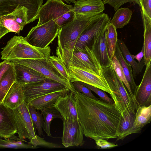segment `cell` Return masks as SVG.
I'll use <instances>...</instances> for the list:
<instances>
[{"instance_id":"cell-1","label":"cell","mask_w":151,"mask_h":151,"mask_svg":"<svg viewBox=\"0 0 151 151\" xmlns=\"http://www.w3.org/2000/svg\"><path fill=\"white\" fill-rule=\"evenodd\" d=\"M78 121L84 136L95 141L117 138L122 115L115 104L74 93Z\"/></svg>"},{"instance_id":"cell-2","label":"cell","mask_w":151,"mask_h":151,"mask_svg":"<svg viewBox=\"0 0 151 151\" xmlns=\"http://www.w3.org/2000/svg\"><path fill=\"white\" fill-rule=\"evenodd\" d=\"M2 60H8L14 59L48 58L51 49L49 46L42 48L29 44L25 37L14 36L2 48Z\"/></svg>"},{"instance_id":"cell-3","label":"cell","mask_w":151,"mask_h":151,"mask_svg":"<svg viewBox=\"0 0 151 151\" xmlns=\"http://www.w3.org/2000/svg\"><path fill=\"white\" fill-rule=\"evenodd\" d=\"M75 15L73 6L65 4L62 0H47L39 9L34 21L38 19V26L53 20L60 28L73 20Z\"/></svg>"},{"instance_id":"cell-4","label":"cell","mask_w":151,"mask_h":151,"mask_svg":"<svg viewBox=\"0 0 151 151\" xmlns=\"http://www.w3.org/2000/svg\"><path fill=\"white\" fill-rule=\"evenodd\" d=\"M101 73L110 89V94L116 107L122 115L124 111L135 114L134 102L111 66L102 68Z\"/></svg>"},{"instance_id":"cell-5","label":"cell","mask_w":151,"mask_h":151,"mask_svg":"<svg viewBox=\"0 0 151 151\" xmlns=\"http://www.w3.org/2000/svg\"><path fill=\"white\" fill-rule=\"evenodd\" d=\"M56 54L66 67L72 65L86 68L97 73L102 74V68L88 46H86L84 49L76 47L71 50L60 49L57 47Z\"/></svg>"},{"instance_id":"cell-6","label":"cell","mask_w":151,"mask_h":151,"mask_svg":"<svg viewBox=\"0 0 151 151\" xmlns=\"http://www.w3.org/2000/svg\"><path fill=\"white\" fill-rule=\"evenodd\" d=\"M110 20L108 15L103 12L92 17L89 24L79 37L62 49L71 50L77 47L84 49L86 46L89 47L94 36L107 27Z\"/></svg>"},{"instance_id":"cell-7","label":"cell","mask_w":151,"mask_h":151,"mask_svg":"<svg viewBox=\"0 0 151 151\" xmlns=\"http://www.w3.org/2000/svg\"><path fill=\"white\" fill-rule=\"evenodd\" d=\"M12 63L24 65L35 70L47 78L57 81L75 93L76 91L72 83L65 80L53 66L48 58L14 59L7 60Z\"/></svg>"},{"instance_id":"cell-8","label":"cell","mask_w":151,"mask_h":151,"mask_svg":"<svg viewBox=\"0 0 151 151\" xmlns=\"http://www.w3.org/2000/svg\"><path fill=\"white\" fill-rule=\"evenodd\" d=\"M59 27L53 20L33 27L25 37L31 45L44 48L48 46L57 36Z\"/></svg>"},{"instance_id":"cell-9","label":"cell","mask_w":151,"mask_h":151,"mask_svg":"<svg viewBox=\"0 0 151 151\" xmlns=\"http://www.w3.org/2000/svg\"><path fill=\"white\" fill-rule=\"evenodd\" d=\"M91 17L75 14L73 20L60 27L57 47L62 49L78 38L89 24Z\"/></svg>"},{"instance_id":"cell-10","label":"cell","mask_w":151,"mask_h":151,"mask_svg":"<svg viewBox=\"0 0 151 151\" xmlns=\"http://www.w3.org/2000/svg\"><path fill=\"white\" fill-rule=\"evenodd\" d=\"M19 138L23 141L35 137L36 129L34 127L25 102L12 110Z\"/></svg>"},{"instance_id":"cell-11","label":"cell","mask_w":151,"mask_h":151,"mask_svg":"<svg viewBox=\"0 0 151 151\" xmlns=\"http://www.w3.org/2000/svg\"><path fill=\"white\" fill-rule=\"evenodd\" d=\"M71 83L80 81L98 88L110 94L109 87L102 74L84 68L67 66Z\"/></svg>"},{"instance_id":"cell-12","label":"cell","mask_w":151,"mask_h":151,"mask_svg":"<svg viewBox=\"0 0 151 151\" xmlns=\"http://www.w3.org/2000/svg\"><path fill=\"white\" fill-rule=\"evenodd\" d=\"M24 96V101L27 103L36 98L52 92L66 88L63 84L48 78L29 83L22 86Z\"/></svg>"},{"instance_id":"cell-13","label":"cell","mask_w":151,"mask_h":151,"mask_svg":"<svg viewBox=\"0 0 151 151\" xmlns=\"http://www.w3.org/2000/svg\"><path fill=\"white\" fill-rule=\"evenodd\" d=\"M43 3L42 0H0V17L12 12L18 5L23 6L27 10L29 24L34 22Z\"/></svg>"},{"instance_id":"cell-14","label":"cell","mask_w":151,"mask_h":151,"mask_svg":"<svg viewBox=\"0 0 151 151\" xmlns=\"http://www.w3.org/2000/svg\"><path fill=\"white\" fill-rule=\"evenodd\" d=\"M62 144L65 147L83 146L84 144L83 132L78 121L63 120Z\"/></svg>"},{"instance_id":"cell-15","label":"cell","mask_w":151,"mask_h":151,"mask_svg":"<svg viewBox=\"0 0 151 151\" xmlns=\"http://www.w3.org/2000/svg\"><path fill=\"white\" fill-rule=\"evenodd\" d=\"M27 10L23 6L18 5L11 13L0 17V24L10 32L19 34L27 24Z\"/></svg>"},{"instance_id":"cell-16","label":"cell","mask_w":151,"mask_h":151,"mask_svg":"<svg viewBox=\"0 0 151 151\" xmlns=\"http://www.w3.org/2000/svg\"><path fill=\"white\" fill-rule=\"evenodd\" d=\"M134 96L136 111L139 107L151 105V64L146 66L142 79Z\"/></svg>"},{"instance_id":"cell-17","label":"cell","mask_w":151,"mask_h":151,"mask_svg":"<svg viewBox=\"0 0 151 151\" xmlns=\"http://www.w3.org/2000/svg\"><path fill=\"white\" fill-rule=\"evenodd\" d=\"M106 28L99 32L94 36L88 47L101 68H106L111 65V60L108 56L106 47Z\"/></svg>"},{"instance_id":"cell-18","label":"cell","mask_w":151,"mask_h":151,"mask_svg":"<svg viewBox=\"0 0 151 151\" xmlns=\"http://www.w3.org/2000/svg\"><path fill=\"white\" fill-rule=\"evenodd\" d=\"M53 106L60 112L63 119L78 121L74 93L70 91L60 97Z\"/></svg>"},{"instance_id":"cell-19","label":"cell","mask_w":151,"mask_h":151,"mask_svg":"<svg viewBox=\"0 0 151 151\" xmlns=\"http://www.w3.org/2000/svg\"><path fill=\"white\" fill-rule=\"evenodd\" d=\"M104 9L102 0H77L73 6L75 14L90 17L103 12Z\"/></svg>"},{"instance_id":"cell-20","label":"cell","mask_w":151,"mask_h":151,"mask_svg":"<svg viewBox=\"0 0 151 151\" xmlns=\"http://www.w3.org/2000/svg\"><path fill=\"white\" fill-rule=\"evenodd\" d=\"M17 133L12 109L0 104V136L9 138Z\"/></svg>"},{"instance_id":"cell-21","label":"cell","mask_w":151,"mask_h":151,"mask_svg":"<svg viewBox=\"0 0 151 151\" xmlns=\"http://www.w3.org/2000/svg\"><path fill=\"white\" fill-rule=\"evenodd\" d=\"M13 64L15 72L16 82L21 86L47 78L43 75L29 67L19 64Z\"/></svg>"},{"instance_id":"cell-22","label":"cell","mask_w":151,"mask_h":151,"mask_svg":"<svg viewBox=\"0 0 151 151\" xmlns=\"http://www.w3.org/2000/svg\"><path fill=\"white\" fill-rule=\"evenodd\" d=\"M151 120V105L138 107L137 109L133 126L124 135V139L127 136L134 133H140L142 129Z\"/></svg>"},{"instance_id":"cell-23","label":"cell","mask_w":151,"mask_h":151,"mask_svg":"<svg viewBox=\"0 0 151 151\" xmlns=\"http://www.w3.org/2000/svg\"><path fill=\"white\" fill-rule=\"evenodd\" d=\"M70 91V90L66 88L48 93L31 100L28 104L37 110L40 111L46 107L53 106L60 98Z\"/></svg>"},{"instance_id":"cell-24","label":"cell","mask_w":151,"mask_h":151,"mask_svg":"<svg viewBox=\"0 0 151 151\" xmlns=\"http://www.w3.org/2000/svg\"><path fill=\"white\" fill-rule=\"evenodd\" d=\"M24 99L22 86L16 82L7 93L1 104L12 110L23 104L24 102Z\"/></svg>"},{"instance_id":"cell-25","label":"cell","mask_w":151,"mask_h":151,"mask_svg":"<svg viewBox=\"0 0 151 151\" xmlns=\"http://www.w3.org/2000/svg\"><path fill=\"white\" fill-rule=\"evenodd\" d=\"M144 28V59L146 66L151 61V19L145 16L140 9Z\"/></svg>"},{"instance_id":"cell-26","label":"cell","mask_w":151,"mask_h":151,"mask_svg":"<svg viewBox=\"0 0 151 151\" xmlns=\"http://www.w3.org/2000/svg\"><path fill=\"white\" fill-rule=\"evenodd\" d=\"M117 42L126 62L131 67L134 78L140 73L145 65L144 58L140 62H137L132 56L129 51L122 39H118Z\"/></svg>"},{"instance_id":"cell-27","label":"cell","mask_w":151,"mask_h":151,"mask_svg":"<svg viewBox=\"0 0 151 151\" xmlns=\"http://www.w3.org/2000/svg\"><path fill=\"white\" fill-rule=\"evenodd\" d=\"M114 55L120 64L123 73L134 95L137 86L134 80L132 68L124 59L117 42L116 45Z\"/></svg>"},{"instance_id":"cell-28","label":"cell","mask_w":151,"mask_h":151,"mask_svg":"<svg viewBox=\"0 0 151 151\" xmlns=\"http://www.w3.org/2000/svg\"><path fill=\"white\" fill-rule=\"evenodd\" d=\"M15 82V72L12 63V65L4 73L0 81V104H1L7 93Z\"/></svg>"},{"instance_id":"cell-29","label":"cell","mask_w":151,"mask_h":151,"mask_svg":"<svg viewBox=\"0 0 151 151\" xmlns=\"http://www.w3.org/2000/svg\"><path fill=\"white\" fill-rule=\"evenodd\" d=\"M115 11L110 23L116 29L122 28L130 22L132 14V11L128 8L121 7Z\"/></svg>"},{"instance_id":"cell-30","label":"cell","mask_w":151,"mask_h":151,"mask_svg":"<svg viewBox=\"0 0 151 151\" xmlns=\"http://www.w3.org/2000/svg\"><path fill=\"white\" fill-rule=\"evenodd\" d=\"M117 40L116 29L109 23L106 28V44L108 56L111 60L114 55Z\"/></svg>"},{"instance_id":"cell-31","label":"cell","mask_w":151,"mask_h":151,"mask_svg":"<svg viewBox=\"0 0 151 151\" xmlns=\"http://www.w3.org/2000/svg\"><path fill=\"white\" fill-rule=\"evenodd\" d=\"M40 111L44 120L43 129L48 136L51 137L50 127L52 120L56 118L63 120V118L59 111L53 106L46 107Z\"/></svg>"},{"instance_id":"cell-32","label":"cell","mask_w":151,"mask_h":151,"mask_svg":"<svg viewBox=\"0 0 151 151\" xmlns=\"http://www.w3.org/2000/svg\"><path fill=\"white\" fill-rule=\"evenodd\" d=\"M135 114L125 111L122 115V117L118 131V137L116 141L123 140L124 135L132 127Z\"/></svg>"},{"instance_id":"cell-33","label":"cell","mask_w":151,"mask_h":151,"mask_svg":"<svg viewBox=\"0 0 151 151\" xmlns=\"http://www.w3.org/2000/svg\"><path fill=\"white\" fill-rule=\"evenodd\" d=\"M15 135L9 138L0 137V147L35 148L32 145L25 144Z\"/></svg>"},{"instance_id":"cell-34","label":"cell","mask_w":151,"mask_h":151,"mask_svg":"<svg viewBox=\"0 0 151 151\" xmlns=\"http://www.w3.org/2000/svg\"><path fill=\"white\" fill-rule=\"evenodd\" d=\"M28 108L33 124L39 136H44V120L42 115L33 107L28 104Z\"/></svg>"},{"instance_id":"cell-35","label":"cell","mask_w":151,"mask_h":151,"mask_svg":"<svg viewBox=\"0 0 151 151\" xmlns=\"http://www.w3.org/2000/svg\"><path fill=\"white\" fill-rule=\"evenodd\" d=\"M49 59L60 75L68 82L72 83L70 81L68 68L62 60L58 56L54 55H50Z\"/></svg>"},{"instance_id":"cell-36","label":"cell","mask_w":151,"mask_h":151,"mask_svg":"<svg viewBox=\"0 0 151 151\" xmlns=\"http://www.w3.org/2000/svg\"><path fill=\"white\" fill-rule=\"evenodd\" d=\"M111 65L119 79L127 87L134 103V96L132 94L130 86L123 73L120 64L115 55L111 60Z\"/></svg>"},{"instance_id":"cell-37","label":"cell","mask_w":151,"mask_h":151,"mask_svg":"<svg viewBox=\"0 0 151 151\" xmlns=\"http://www.w3.org/2000/svg\"><path fill=\"white\" fill-rule=\"evenodd\" d=\"M29 141L28 144L32 145L35 148H37V147L38 146L51 148H62L61 145L47 142L37 134L35 137L31 139Z\"/></svg>"},{"instance_id":"cell-38","label":"cell","mask_w":151,"mask_h":151,"mask_svg":"<svg viewBox=\"0 0 151 151\" xmlns=\"http://www.w3.org/2000/svg\"><path fill=\"white\" fill-rule=\"evenodd\" d=\"M104 4H107L112 7L115 11H116L124 4L130 3L134 4H137L142 8V5L140 0H103Z\"/></svg>"},{"instance_id":"cell-39","label":"cell","mask_w":151,"mask_h":151,"mask_svg":"<svg viewBox=\"0 0 151 151\" xmlns=\"http://www.w3.org/2000/svg\"><path fill=\"white\" fill-rule=\"evenodd\" d=\"M78 82L81 83L88 88L91 91L94 92L101 99L111 104L114 103L113 100L109 97L103 91L98 88L84 83L80 81Z\"/></svg>"},{"instance_id":"cell-40","label":"cell","mask_w":151,"mask_h":151,"mask_svg":"<svg viewBox=\"0 0 151 151\" xmlns=\"http://www.w3.org/2000/svg\"><path fill=\"white\" fill-rule=\"evenodd\" d=\"M72 83L76 91L82 93L91 98H97L93 95L91 92V90L89 88L81 83L78 81H75Z\"/></svg>"},{"instance_id":"cell-41","label":"cell","mask_w":151,"mask_h":151,"mask_svg":"<svg viewBox=\"0 0 151 151\" xmlns=\"http://www.w3.org/2000/svg\"><path fill=\"white\" fill-rule=\"evenodd\" d=\"M95 141L98 148L101 149L110 148L118 145L117 144L109 142L106 139H100Z\"/></svg>"},{"instance_id":"cell-42","label":"cell","mask_w":151,"mask_h":151,"mask_svg":"<svg viewBox=\"0 0 151 151\" xmlns=\"http://www.w3.org/2000/svg\"><path fill=\"white\" fill-rule=\"evenodd\" d=\"M142 10L144 15L151 19V0H140Z\"/></svg>"},{"instance_id":"cell-43","label":"cell","mask_w":151,"mask_h":151,"mask_svg":"<svg viewBox=\"0 0 151 151\" xmlns=\"http://www.w3.org/2000/svg\"><path fill=\"white\" fill-rule=\"evenodd\" d=\"M12 65V63L7 60H4L0 63V81L4 73Z\"/></svg>"},{"instance_id":"cell-44","label":"cell","mask_w":151,"mask_h":151,"mask_svg":"<svg viewBox=\"0 0 151 151\" xmlns=\"http://www.w3.org/2000/svg\"><path fill=\"white\" fill-rule=\"evenodd\" d=\"M144 55V47L143 44L142 49L141 51L136 55H132V56L134 59H136L139 63L140 62Z\"/></svg>"},{"instance_id":"cell-45","label":"cell","mask_w":151,"mask_h":151,"mask_svg":"<svg viewBox=\"0 0 151 151\" xmlns=\"http://www.w3.org/2000/svg\"><path fill=\"white\" fill-rule=\"evenodd\" d=\"M9 32L10 31L9 30L0 24V39Z\"/></svg>"},{"instance_id":"cell-46","label":"cell","mask_w":151,"mask_h":151,"mask_svg":"<svg viewBox=\"0 0 151 151\" xmlns=\"http://www.w3.org/2000/svg\"><path fill=\"white\" fill-rule=\"evenodd\" d=\"M68 4L74 3L77 0H63Z\"/></svg>"},{"instance_id":"cell-47","label":"cell","mask_w":151,"mask_h":151,"mask_svg":"<svg viewBox=\"0 0 151 151\" xmlns=\"http://www.w3.org/2000/svg\"><path fill=\"white\" fill-rule=\"evenodd\" d=\"M0 137L1 138H2L0 136Z\"/></svg>"},{"instance_id":"cell-48","label":"cell","mask_w":151,"mask_h":151,"mask_svg":"<svg viewBox=\"0 0 151 151\" xmlns=\"http://www.w3.org/2000/svg\"></svg>"}]
</instances>
